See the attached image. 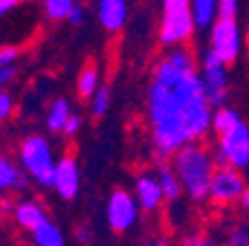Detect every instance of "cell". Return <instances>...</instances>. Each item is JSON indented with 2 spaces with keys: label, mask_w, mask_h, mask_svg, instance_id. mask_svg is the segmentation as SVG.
<instances>
[{
  "label": "cell",
  "mask_w": 249,
  "mask_h": 246,
  "mask_svg": "<svg viewBox=\"0 0 249 246\" xmlns=\"http://www.w3.org/2000/svg\"><path fill=\"white\" fill-rule=\"evenodd\" d=\"M213 109L194 53L185 45L171 47L156 62L147 91V120L158 155L171 158L180 147L205 138Z\"/></svg>",
  "instance_id": "1"
},
{
  "label": "cell",
  "mask_w": 249,
  "mask_h": 246,
  "mask_svg": "<svg viewBox=\"0 0 249 246\" xmlns=\"http://www.w3.org/2000/svg\"><path fill=\"white\" fill-rule=\"evenodd\" d=\"M171 160H174L171 166L176 169L182 182V191L189 197V202L194 204L209 202V186H212V178L218 169L213 151L207 149L200 140H196V142L180 147L171 155Z\"/></svg>",
  "instance_id": "2"
},
{
  "label": "cell",
  "mask_w": 249,
  "mask_h": 246,
  "mask_svg": "<svg viewBox=\"0 0 249 246\" xmlns=\"http://www.w3.org/2000/svg\"><path fill=\"white\" fill-rule=\"evenodd\" d=\"M18 158H20V166L34 178V182H38L45 189H52L53 175H56V158H53V149L45 135H27L20 142Z\"/></svg>",
  "instance_id": "3"
},
{
  "label": "cell",
  "mask_w": 249,
  "mask_h": 246,
  "mask_svg": "<svg viewBox=\"0 0 249 246\" xmlns=\"http://www.w3.org/2000/svg\"><path fill=\"white\" fill-rule=\"evenodd\" d=\"M196 25L192 16V0H162V18H160V38L162 47H180L187 45L194 36Z\"/></svg>",
  "instance_id": "4"
},
{
  "label": "cell",
  "mask_w": 249,
  "mask_h": 246,
  "mask_svg": "<svg viewBox=\"0 0 249 246\" xmlns=\"http://www.w3.org/2000/svg\"><path fill=\"white\" fill-rule=\"evenodd\" d=\"M245 45H247V40H245V31L240 29L238 18L218 16V20L209 29V49L231 67V65H236L240 60Z\"/></svg>",
  "instance_id": "5"
},
{
  "label": "cell",
  "mask_w": 249,
  "mask_h": 246,
  "mask_svg": "<svg viewBox=\"0 0 249 246\" xmlns=\"http://www.w3.org/2000/svg\"><path fill=\"white\" fill-rule=\"evenodd\" d=\"M216 164L218 166H233V169H249V124L240 120L229 131L216 135Z\"/></svg>",
  "instance_id": "6"
},
{
  "label": "cell",
  "mask_w": 249,
  "mask_h": 246,
  "mask_svg": "<svg viewBox=\"0 0 249 246\" xmlns=\"http://www.w3.org/2000/svg\"><path fill=\"white\" fill-rule=\"evenodd\" d=\"M200 80H202V87H205L209 102L213 107L218 109V107H223V104H227L229 87H231L229 65L220 60L209 47L200 60Z\"/></svg>",
  "instance_id": "7"
},
{
  "label": "cell",
  "mask_w": 249,
  "mask_h": 246,
  "mask_svg": "<svg viewBox=\"0 0 249 246\" xmlns=\"http://www.w3.org/2000/svg\"><path fill=\"white\" fill-rule=\"evenodd\" d=\"M245 189H247V182L243 178V171L233 166H218L209 186V202L213 206L227 209L231 204H238Z\"/></svg>",
  "instance_id": "8"
},
{
  "label": "cell",
  "mask_w": 249,
  "mask_h": 246,
  "mask_svg": "<svg viewBox=\"0 0 249 246\" xmlns=\"http://www.w3.org/2000/svg\"><path fill=\"white\" fill-rule=\"evenodd\" d=\"M138 200L129 191L116 189L107 200V224L114 233H127L131 231L138 222Z\"/></svg>",
  "instance_id": "9"
},
{
  "label": "cell",
  "mask_w": 249,
  "mask_h": 246,
  "mask_svg": "<svg viewBox=\"0 0 249 246\" xmlns=\"http://www.w3.org/2000/svg\"><path fill=\"white\" fill-rule=\"evenodd\" d=\"M53 191L62 200H73L80 191V171L73 158L65 155L56 162V175H53Z\"/></svg>",
  "instance_id": "10"
},
{
  "label": "cell",
  "mask_w": 249,
  "mask_h": 246,
  "mask_svg": "<svg viewBox=\"0 0 249 246\" xmlns=\"http://www.w3.org/2000/svg\"><path fill=\"white\" fill-rule=\"evenodd\" d=\"M127 0H100L98 2V22L105 31L118 33L127 25Z\"/></svg>",
  "instance_id": "11"
},
{
  "label": "cell",
  "mask_w": 249,
  "mask_h": 246,
  "mask_svg": "<svg viewBox=\"0 0 249 246\" xmlns=\"http://www.w3.org/2000/svg\"><path fill=\"white\" fill-rule=\"evenodd\" d=\"M136 200H138L142 211H156L165 202L160 182L156 175H138L136 178Z\"/></svg>",
  "instance_id": "12"
},
{
  "label": "cell",
  "mask_w": 249,
  "mask_h": 246,
  "mask_svg": "<svg viewBox=\"0 0 249 246\" xmlns=\"http://www.w3.org/2000/svg\"><path fill=\"white\" fill-rule=\"evenodd\" d=\"M14 220H16V224L20 226V229H25V231L31 233L36 226H40L42 222L49 220V217H47V211L42 209L38 202L25 200V202H20V204H16Z\"/></svg>",
  "instance_id": "13"
},
{
  "label": "cell",
  "mask_w": 249,
  "mask_h": 246,
  "mask_svg": "<svg viewBox=\"0 0 249 246\" xmlns=\"http://www.w3.org/2000/svg\"><path fill=\"white\" fill-rule=\"evenodd\" d=\"M156 178H158V182H160L165 202H178L180 200V195L185 193V191H182V182H180V178H178V173H176L174 166L158 164V169H156Z\"/></svg>",
  "instance_id": "14"
},
{
  "label": "cell",
  "mask_w": 249,
  "mask_h": 246,
  "mask_svg": "<svg viewBox=\"0 0 249 246\" xmlns=\"http://www.w3.org/2000/svg\"><path fill=\"white\" fill-rule=\"evenodd\" d=\"M192 16L198 31H209L218 20V0H192Z\"/></svg>",
  "instance_id": "15"
},
{
  "label": "cell",
  "mask_w": 249,
  "mask_h": 246,
  "mask_svg": "<svg viewBox=\"0 0 249 246\" xmlns=\"http://www.w3.org/2000/svg\"><path fill=\"white\" fill-rule=\"evenodd\" d=\"M71 118V104L65 98H56L47 111V129L52 133H62L65 131V124Z\"/></svg>",
  "instance_id": "16"
},
{
  "label": "cell",
  "mask_w": 249,
  "mask_h": 246,
  "mask_svg": "<svg viewBox=\"0 0 249 246\" xmlns=\"http://www.w3.org/2000/svg\"><path fill=\"white\" fill-rule=\"evenodd\" d=\"M31 237H34V244H38V246H62L65 244V235H62V231L52 220H45L40 226H36L31 231Z\"/></svg>",
  "instance_id": "17"
},
{
  "label": "cell",
  "mask_w": 249,
  "mask_h": 246,
  "mask_svg": "<svg viewBox=\"0 0 249 246\" xmlns=\"http://www.w3.org/2000/svg\"><path fill=\"white\" fill-rule=\"evenodd\" d=\"M240 113L236 111L233 107H227V104H223V107L213 109V118H212V131L216 135L225 133V131H229L231 127H236V124L240 122Z\"/></svg>",
  "instance_id": "18"
},
{
  "label": "cell",
  "mask_w": 249,
  "mask_h": 246,
  "mask_svg": "<svg viewBox=\"0 0 249 246\" xmlns=\"http://www.w3.org/2000/svg\"><path fill=\"white\" fill-rule=\"evenodd\" d=\"M98 67L96 65H85L78 73V82H76V89H78V96L83 100H89L93 93L98 91Z\"/></svg>",
  "instance_id": "19"
},
{
  "label": "cell",
  "mask_w": 249,
  "mask_h": 246,
  "mask_svg": "<svg viewBox=\"0 0 249 246\" xmlns=\"http://www.w3.org/2000/svg\"><path fill=\"white\" fill-rule=\"evenodd\" d=\"M45 5V14L49 20H67L69 18V11L73 9L76 0H42Z\"/></svg>",
  "instance_id": "20"
},
{
  "label": "cell",
  "mask_w": 249,
  "mask_h": 246,
  "mask_svg": "<svg viewBox=\"0 0 249 246\" xmlns=\"http://www.w3.org/2000/svg\"><path fill=\"white\" fill-rule=\"evenodd\" d=\"M109 104H111V93L107 87H98V91L89 98V111L93 118H103L109 111Z\"/></svg>",
  "instance_id": "21"
},
{
  "label": "cell",
  "mask_w": 249,
  "mask_h": 246,
  "mask_svg": "<svg viewBox=\"0 0 249 246\" xmlns=\"http://www.w3.org/2000/svg\"><path fill=\"white\" fill-rule=\"evenodd\" d=\"M18 169H20V166H16V164L11 162L7 155L0 153V191L11 189V184H14V178H16V173H18Z\"/></svg>",
  "instance_id": "22"
},
{
  "label": "cell",
  "mask_w": 249,
  "mask_h": 246,
  "mask_svg": "<svg viewBox=\"0 0 249 246\" xmlns=\"http://www.w3.org/2000/svg\"><path fill=\"white\" fill-rule=\"evenodd\" d=\"M227 244H231V246H249V226L247 224H236L233 229H229Z\"/></svg>",
  "instance_id": "23"
},
{
  "label": "cell",
  "mask_w": 249,
  "mask_h": 246,
  "mask_svg": "<svg viewBox=\"0 0 249 246\" xmlns=\"http://www.w3.org/2000/svg\"><path fill=\"white\" fill-rule=\"evenodd\" d=\"M218 16H223V18H238L240 0H218Z\"/></svg>",
  "instance_id": "24"
},
{
  "label": "cell",
  "mask_w": 249,
  "mask_h": 246,
  "mask_svg": "<svg viewBox=\"0 0 249 246\" xmlns=\"http://www.w3.org/2000/svg\"><path fill=\"white\" fill-rule=\"evenodd\" d=\"M14 115V98L0 89V120H9Z\"/></svg>",
  "instance_id": "25"
},
{
  "label": "cell",
  "mask_w": 249,
  "mask_h": 246,
  "mask_svg": "<svg viewBox=\"0 0 249 246\" xmlns=\"http://www.w3.org/2000/svg\"><path fill=\"white\" fill-rule=\"evenodd\" d=\"M18 56H20L18 47H11V45L0 47V67H2V65H14Z\"/></svg>",
  "instance_id": "26"
},
{
  "label": "cell",
  "mask_w": 249,
  "mask_h": 246,
  "mask_svg": "<svg viewBox=\"0 0 249 246\" xmlns=\"http://www.w3.org/2000/svg\"><path fill=\"white\" fill-rule=\"evenodd\" d=\"M16 76H18V69L14 65H2L0 67V89H5L9 82H14Z\"/></svg>",
  "instance_id": "27"
},
{
  "label": "cell",
  "mask_w": 249,
  "mask_h": 246,
  "mask_svg": "<svg viewBox=\"0 0 249 246\" xmlns=\"http://www.w3.org/2000/svg\"><path fill=\"white\" fill-rule=\"evenodd\" d=\"M69 22H71V25H83L85 22V7L80 5V2H76V5H73V9L69 11V18H67Z\"/></svg>",
  "instance_id": "28"
},
{
  "label": "cell",
  "mask_w": 249,
  "mask_h": 246,
  "mask_svg": "<svg viewBox=\"0 0 249 246\" xmlns=\"http://www.w3.org/2000/svg\"><path fill=\"white\" fill-rule=\"evenodd\" d=\"M80 124H83V120H80V115H76V113H71V118L67 120V124H65V131H62V133H65V135H76L78 131H80Z\"/></svg>",
  "instance_id": "29"
},
{
  "label": "cell",
  "mask_w": 249,
  "mask_h": 246,
  "mask_svg": "<svg viewBox=\"0 0 249 246\" xmlns=\"http://www.w3.org/2000/svg\"><path fill=\"white\" fill-rule=\"evenodd\" d=\"M76 240L80 242V244H87V242H91V229L89 226H85V224H80V226H76Z\"/></svg>",
  "instance_id": "30"
},
{
  "label": "cell",
  "mask_w": 249,
  "mask_h": 246,
  "mask_svg": "<svg viewBox=\"0 0 249 246\" xmlns=\"http://www.w3.org/2000/svg\"><path fill=\"white\" fill-rule=\"evenodd\" d=\"M18 5H20V0H0V20H2L9 11H14Z\"/></svg>",
  "instance_id": "31"
},
{
  "label": "cell",
  "mask_w": 249,
  "mask_h": 246,
  "mask_svg": "<svg viewBox=\"0 0 249 246\" xmlns=\"http://www.w3.org/2000/svg\"><path fill=\"white\" fill-rule=\"evenodd\" d=\"M14 211H16L14 202H11V200H2V215H14Z\"/></svg>",
  "instance_id": "32"
},
{
  "label": "cell",
  "mask_w": 249,
  "mask_h": 246,
  "mask_svg": "<svg viewBox=\"0 0 249 246\" xmlns=\"http://www.w3.org/2000/svg\"><path fill=\"white\" fill-rule=\"evenodd\" d=\"M240 206H243V211L245 213H249V186L245 189V193H243V197H240V202H238Z\"/></svg>",
  "instance_id": "33"
},
{
  "label": "cell",
  "mask_w": 249,
  "mask_h": 246,
  "mask_svg": "<svg viewBox=\"0 0 249 246\" xmlns=\"http://www.w3.org/2000/svg\"><path fill=\"white\" fill-rule=\"evenodd\" d=\"M245 40H247V51H249V0H247V33H245Z\"/></svg>",
  "instance_id": "34"
},
{
  "label": "cell",
  "mask_w": 249,
  "mask_h": 246,
  "mask_svg": "<svg viewBox=\"0 0 249 246\" xmlns=\"http://www.w3.org/2000/svg\"><path fill=\"white\" fill-rule=\"evenodd\" d=\"M0 217H2V197H0Z\"/></svg>",
  "instance_id": "35"
},
{
  "label": "cell",
  "mask_w": 249,
  "mask_h": 246,
  "mask_svg": "<svg viewBox=\"0 0 249 246\" xmlns=\"http://www.w3.org/2000/svg\"><path fill=\"white\" fill-rule=\"evenodd\" d=\"M31 2H38V0H31Z\"/></svg>",
  "instance_id": "36"
}]
</instances>
